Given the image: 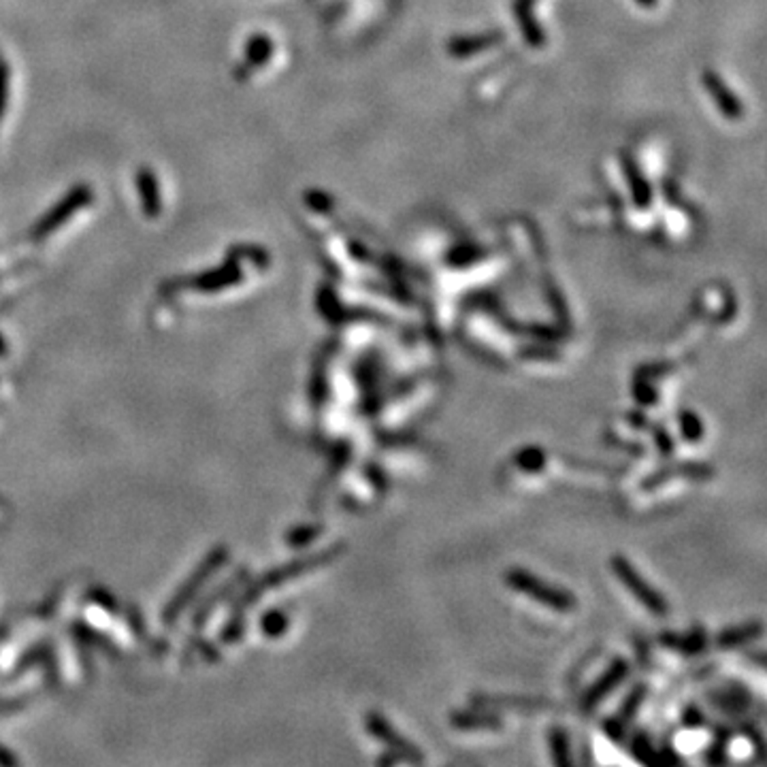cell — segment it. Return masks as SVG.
<instances>
[{
	"mask_svg": "<svg viewBox=\"0 0 767 767\" xmlns=\"http://www.w3.org/2000/svg\"><path fill=\"white\" fill-rule=\"evenodd\" d=\"M92 198H94V192H92V188L88 186V183H79V186H75L71 192L64 194L61 201L53 205L50 212H45L41 215L39 222L32 226L30 237L36 241L50 237L52 232H56L62 224H67L69 220H71L73 215L79 212V209L88 207V205L92 203Z\"/></svg>",
	"mask_w": 767,
	"mask_h": 767,
	"instance_id": "1",
	"label": "cell"
},
{
	"mask_svg": "<svg viewBox=\"0 0 767 767\" xmlns=\"http://www.w3.org/2000/svg\"><path fill=\"white\" fill-rule=\"evenodd\" d=\"M507 585L514 586L516 591L527 593L529 597H533L536 601L544 603V606H550L554 610H569L574 608V599L571 595H567V593L559 591V588L544 585V582H539V577L527 574V571H510L507 574Z\"/></svg>",
	"mask_w": 767,
	"mask_h": 767,
	"instance_id": "2",
	"label": "cell"
},
{
	"mask_svg": "<svg viewBox=\"0 0 767 767\" xmlns=\"http://www.w3.org/2000/svg\"><path fill=\"white\" fill-rule=\"evenodd\" d=\"M612 569L618 574L620 580H623V585L629 588L631 593H634L637 601H642L648 610H652L655 614H666L667 612V603L666 599H663L658 593L652 588L650 585H646L644 577L635 571V567L629 563V561H625L623 556H616L612 559Z\"/></svg>",
	"mask_w": 767,
	"mask_h": 767,
	"instance_id": "3",
	"label": "cell"
},
{
	"mask_svg": "<svg viewBox=\"0 0 767 767\" xmlns=\"http://www.w3.org/2000/svg\"><path fill=\"white\" fill-rule=\"evenodd\" d=\"M134 183H137L139 197H141L143 214L148 218H158L162 212V194L156 173L149 166H141L137 171V177H134Z\"/></svg>",
	"mask_w": 767,
	"mask_h": 767,
	"instance_id": "4",
	"label": "cell"
},
{
	"mask_svg": "<svg viewBox=\"0 0 767 767\" xmlns=\"http://www.w3.org/2000/svg\"><path fill=\"white\" fill-rule=\"evenodd\" d=\"M271 53H273L271 39H269V36H264V35H254L246 45V62H243L241 69L237 67L235 77L237 79H247V75L254 73L256 69H261L262 64L269 62Z\"/></svg>",
	"mask_w": 767,
	"mask_h": 767,
	"instance_id": "5",
	"label": "cell"
},
{
	"mask_svg": "<svg viewBox=\"0 0 767 767\" xmlns=\"http://www.w3.org/2000/svg\"><path fill=\"white\" fill-rule=\"evenodd\" d=\"M243 275L239 264L235 262V258H230L229 262L222 264V267L214 269V271L198 275L197 279H194V286H197L198 290H207V293H214V290L226 288V286H232L237 282H241Z\"/></svg>",
	"mask_w": 767,
	"mask_h": 767,
	"instance_id": "6",
	"label": "cell"
},
{
	"mask_svg": "<svg viewBox=\"0 0 767 767\" xmlns=\"http://www.w3.org/2000/svg\"><path fill=\"white\" fill-rule=\"evenodd\" d=\"M625 672H626V666H625V663H623V661L616 663L612 672H610L608 676H606V680H603V684H599V687L591 693V701H593V704H595V701H599V697L606 695L610 689L616 687V684H618V680L623 678V674H625Z\"/></svg>",
	"mask_w": 767,
	"mask_h": 767,
	"instance_id": "7",
	"label": "cell"
},
{
	"mask_svg": "<svg viewBox=\"0 0 767 767\" xmlns=\"http://www.w3.org/2000/svg\"><path fill=\"white\" fill-rule=\"evenodd\" d=\"M230 258H250L252 262L267 264V252L256 246H235L230 250Z\"/></svg>",
	"mask_w": 767,
	"mask_h": 767,
	"instance_id": "8",
	"label": "cell"
},
{
	"mask_svg": "<svg viewBox=\"0 0 767 767\" xmlns=\"http://www.w3.org/2000/svg\"><path fill=\"white\" fill-rule=\"evenodd\" d=\"M9 85H11V71L9 64L0 61V120H3L4 111H7L9 102Z\"/></svg>",
	"mask_w": 767,
	"mask_h": 767,
	"instance_id": "9",
	"label": "cell"
}]
</instances>
